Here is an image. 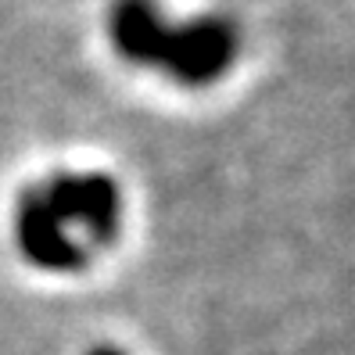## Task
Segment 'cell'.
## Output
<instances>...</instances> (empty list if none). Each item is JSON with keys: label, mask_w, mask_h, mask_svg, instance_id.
<instances>
[{"label": "cell", "mask_w": 355, "mask_h": 355, "mask_svg": "<svg viewBox=\"0 0 355 355\" xmlns=\"http://www.w3.org/2000/svg\"><path fill=\"white\" fill-rule=\"evenodd\" d=\"M115 47L140 65H162L180 83L216 79L234 58V29L223 22H198L165 29L144 0H126L112 18Z\"/></svg>", "instance_id": "6da1fadb"}, {"label": "cell", "mask_w": 355, "mask_h": 355, "mask_svg": "<svg viewBox=\"0 0 355 355\" xmlns=\"http://www.w3.org/2000/svg\"><path fill=\"white\" fill-rule=\"evenodd\" d=\"M47 208L58 216V223H79L90 234L94 244H112L119 237V216H122V198L119 183L90 173V176H54L44 191Z\"/></svg>", "instance_id": "7a4b0ae2"}, {"label": "cell", "mask_w": 355, "mask_h": 355, "mask_svg": "<svg viewBox=\"0 0 355 355\" xmlns=\"http://www.w3.org/2000/svg\"><path fill=\"white\" fill-rule=\"evenodd\" d=\"M15 237L22 255L40 266V269H54V273H72V269L87 266V252L79 244L69 241L65 226L58 223V216L47 208L40 191H26L18 198L15 208Z\"/></svg>", "instance_id": "3957f363"}, {"label": "cell", "mask_w": 355, "mask_h": 355, "mask_svg": "<svg viewBox=\"0 0 355 355\" xmlns=\"http://www.w3.org/2000/svg\"><path fill=\"white\" fill-rule=\"evenodd\" d=\"M90 355H122L119 348H112V345H101V348H94Z\"/></svg>", "instance_id": "277c9868"}]
</instances>
